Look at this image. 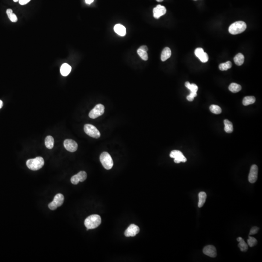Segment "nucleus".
I'll return each mask as SVG.
<instances>
[{
  "label": "nucleus",
  "instance_id": "nucleus-21",
  "mask_svg": "<svg viewBox=\"0 0 262 262\" xmlns=\"http://www.w3.org/2000/svg\"><path fill=\"white\" fill-rule=\"evenodd\" d=\"M234 63L237 66H241L243 64L244 62V56L241 54L239 53L235 55L234 58Z\"/></svg>",
  "mask_w": 262,
  "mask_h": 262
},
{
  "label": "nucleus",
  "instance_id": "nucleus-11",
  "mask_svg": "<svg viewBox=\"0 0 262 262\" xmlns=\"http://www.w3.org/2000/svg\"><path fill=\"white\" fill-rule=\"evenodd\" d=\"M258 168L256 165H253L251 166L250 172L249 175V183L253 184L255 183L258 178Z\"/></svg>",
  "mask_w": 262,
  "mask_h": 262
},
{
  "label": "nucleus",
  "instance_id": "nucleus-19",
  "mask_svg": "<svg viewBox=\"0 0 262 262\" xmlns=\"http://www.w3.org/2000/svg\"><path fill=\"white\" fill-rule=\"evenodd\" d=\"M207 195L205 192H199V194L198 207L201 208L203 206L206 201Z\"/></svg>",
  "mask_w": 262,
  "mask_h": 262
},
{
  "label": "nucleus",
  "instance_id": "nucleus-12",
  "mask_svg": "<svg viewBox=\"0 0 262 262\" xmlns=\"http://www.w3.org/2000/svg\"><path fill=\"white\" fill-rule=\"evenodd\" d=\"M140 228L135 224H131L126 229L124 234L126 237H134L140 232Z\"/></svg>",
  "mask_w": 262,
  "mask_h": 262
},
{
  "label": "nucleus",
  "instance_id": "nucleus-8",
  "mask_svg": "<svg viewBox=\"0 0 262 262\" xmlns=\"http://www.w3.org/2000/svg\"><path fill=\"white\" fill-rule=\"evenodd\" d=\"M169 155L170 157L174 159V162L177 164L180 162H185L187 161V158L184 157L183 153L178 150H173L172 151Z\"/></svg>",
  "mask_w": 262,
  "mask_h": 262
},
{
  "label": "nucleus",
  "instance_id": "nucleus-24",
  "mask_svg": "<svg viewBox=\"0 0 262 262\" xmlns=\"http://www.w3.org/2000/svg\"><path fill=\"white\" fill-rule=\"evenodd\" d=\"M241 86L236 83H231L229 87V90L233 93H237L241 90Z\"/></svg>",
  "mask_w": 262,
  "mask_h": 262
},
{
  "label": "nucleus",
  "instance_id": "nucleus-10",
  "mask_svg": "<svg viewBox=\"0 0 262 262\" xmlns=\"http://www.w3.org/2000/svg\"><path fill=\"white\" fill-rule=\"evenodd\" d=\"M64 146L67 151L70 152H74L77 151L78 144L73 140L67 139L64 141Z\"/></svg>",
  "mask_w": 262,
  "mask_h": 262
},
{
  "label": "nucleus",
  "instance_id": "nucleus-29",
  "mask_svg": "<svg viewBox=\"0 0 262 262\" xmlns=\"http://www.w3.org/2000/svg\"><path fill=\"white\" fill-rule=\"evenodd\" d=\"M137 52L138 55H140V57L141 58V59H143L144 61H147L148 59V55L147 52H146L138 49L137 51Z\"/></svg>",
  "mask_w": 262,
  "mask_h": 262
},
{
  "label": "nucleus",
  "instance_id": "nucleus-22",
  "mask_svg": "<svg viewBox=\"0 0 262 262\" xmlns=\"http://www.w3.org/2000/svg\"><path fill=\"white\" fill-rule=\"evenodd\" d=\"M224 123L225 125L224 130H225V132L227 133H232L233 130H234L232 123L228 119H225L224 120Z\"/></svg>",
  "mask_w": 262,
  "mask_h": 262
},
{
  "label": "nucleus",
  "instance_id": "nucleus-6",
  "mask_svg": "<svg viewBox=\"0 0 262 262\" xmlns=\"http://www.w3.org/2000/svg\"><path fill=\"white\" fill-rule=\"evenodd\" d=\"M64 201V197L62 194H57L54 198L52 202L48 205V207L52 210L56 209L57 207H60L63 205Z\"/></svg>",
  "mask_w": 262,
  "mask_h": 262
},
{
  "label": "nucleus",
  "instance_id": "nucleus-27",
  "mask_svg": "<svg viewBox=\"0 0 262 262\" xmlns=\"http://www.w3.org/2000/svg\"><path fill=\"white\" fill-rule=\"evenodd\" d=\"M209 108L211 112L213 114H219L222 112L221 108L216 105H211V106H210Z\"/></svg>",
  "mask_w": 262,
  "mask_h": 262
},
{
  "label": "nucleus",
  "instance_id": "nucleus-20",
  "mask_svg": "<svg viewBox=\"0 0 262 262\" xmlns=\"http://www.w3.org/2000/svg\"><path fill=\"white\" fill-rule=\"evenodd\" d=\"M45 144L46 147L49 149L53 148L54 146V138L52 136H47L45 138Z\"/></svg>",
  "mask_w": 262,
  "mask_h": 262
},
{
  "label": "nucleus",
  "instance_id": "nucleus-3",
  "mask_svg": "<svg viewBox=\"0 0 262 262\" xmlns=\"http://www.w3.org/2000/svg\"><path fill=\"white\" fill-rule=\"evenodd\" d=\"M247 25L243 21H238L231 25L229 28V32L232 35H237L242 33L246 29Z\"/></svg>",
  "mask_w": 262,
  "mask_h": 262
},
{
  "label": "nucleus",
  "instance_id": "nucleus-17",
  "mask_svg": "<svg viewBox=\"0 0 262 262\" xmlns=\"http://www.w3.org/2000/svg\"><path fill=\"white\" fill-rule=\"evenodd\" d=\"M171 55V52L169 47H166L163 50L161 55V59L162 61H165L169 59Z\"/></svg>",
  "mask_w": 262,
  "mask_h": 262
},
{
  "label": "nucleus",
  "instance_id": "nucleus-31",
  "mask_svg": "<svg viewBox=\"0 0 262 262\" xmlns=\"http://www.w3.org/2000/svg\"><path fill=\"white\" fill-rule=\"evenodd\" d=\"M199 58L202 63H206L208 60V56L206 52H204L199 56Z\"/></svg>",
  "mask_w": 262,
  "mask_h": 262
},
{
  "label": "nucleus",
  "instance_id": "nucleus-33",
  "mask_svg": "<svg viewBox=\"0 0 262 262\" xmlns=\"http://www.w3.org/2000/svg\"><path fill=\"white\" fill-rule=\"evenodd\" d=\"M204 52H204V50H203V49L201 48H197L195 50V55H196L197 57L199 58V56H201V54Z\"/></svg>",
  "mask_w": 262,
  "mask_h": 262
},
{
  "label": "nucleus",
  "instance_id": "nucleus-23",
  "mask_svg": "<svg viewBox=\"0 0 262 262\" xmlns=\"http://www.w3.org/2000/svg\"><path fill=\"white\" fill-rule=\"evenodd\" d=\"M255 102V98L254 96H247L243 99L242 102L244 105L247 106L249 105L254 104Z\"/></svg>",
  "mask_w": 262,
  "mask_h": 262
},
{
  "label": "nucleus",
  "instance_id": "nucleus-18",
  "mask_svg": "<svg viewBox=\"0 0 262 262\" xmlns=\"http://www.w3.org/2000/svg\"><path fill=\"white\" fill-rule=\"evenodd\" d=\"M237 241L239 242L238 247L240 249V251L243 252H247L248 249V245L246 243L244 239L241 237H239L237 238Z\"/></svg>",
  "mask_w": 262,
  "mask_h": 262
},
{
  "label": "nucleus",
  "instance_id": "nucleus-14",
  "mask_svg": "<svg viewBox=\"0 0 262 262\" xmlns=\"http://www.w3.org/2000/svg\"><path fill=\"white\" fill-rule=\"evenodd\" d=\"M166 8L165 7L161 5H157L153 10L154 17L158 19L162 16L164 15L166 13Z\"/></svg>",
  "mask_w": 262,
  "mask_h": 262
},
{
  "label": "nucleus",
  "instance_id": "nucleus-2",
  "mask_svg": "<svg viewBox=\"0 0 262 262\" xmlns=\"http://www.w3.org/2000/svg\"><path fill=\"white\" fill-rule=\"evenodd\" d=\"M44 165V160L41 157H37L34 159L27 160L26 165L28 169L32 170H37L43 167Z\"/></svg>",
  "mask_w": 262,
  "mask_h": 262
},
{
  "label": "nucleus",
  "instance_id": "nucleus-4",
  "mask_svg": "<svg viewBox=\"0 0 262 262\" xmlns=\"http://www.w3.org/2000/svg\"><path fill=\"white\" fill-rule=\"evenodd\" d=\"M100 160L105 169L109 170L112 168L114 163L111 156L107 152H103L101 155Z\"/></svg>",
  "mask_w": 262,
  "mask_h": 262
},
{
  "label": "nucleus",
  "instance_id": "nucleus-36",
  "mask_svg": "<svg viewBox=\"0 0 262 262\" xmlns=\"http://www.w3.org/2000/svg\"><path fill=\"white\" fill-rule=\"evenodd\" d=\"M139 49H141V50H143L144 51L146 52H147L148 51V48L147 47V46H145V45H143V46H141L139 48Z\"/></svg>",
  "mask_w": 262,
  "mask_h": 262
},
{
  "label": "nucleus",
  "instance_id": "nucleus-15",
  "mask_svg": "<svg viewBox=\"0 0 262 262\" xmlns=\"http://www.w3.org/2000/svg\"><path fill=\"white\" fill-rule=\"evenodd\" d=\"M72 67L67 63H64L60 68V73L63 76H66L70 73Z\"/></svg>",
  "mask_w": 262,
  "mask_h": 262
},
{
  "label": "nucleus",
  "instance_id": "nucleus-7",
  "mask_svg": "<svg viewBox=\"0 0 262 262\" xmlns=\"http://www.w3.org/2000/svg\"><path fill=\"white\" fill-rule=\"evenodd\" d=\"M105 112V106L102 104H98L95 106L89 114L90 118L92 119H96L101 116Z\"/></svg>",
  "mask_w": 262,
  "mask_h": 262
},
{
  "label": "nucleus",
  "instance_id": "nucleus-25",
  "mask_svg": "<svg viewBox=\"0 0 262 262\" xmlns=\"http://www.w3.org/2000/svg\"><path fill=\"white\" fill-rule=\"evenodd\" d=\"M7 14L9 19L13 22H16L18 21V18L15 14L13 13L11 9H8L7 10Z\"/></svg>",
  "mask_w": 262,
  "mask_h": 262
},
{
  "label": "nucleus",
  "instance_id": "nucleus-35",
  "mask_svg": "<svg viewBox=\"0 0 262 262\" xmlns=\"http://www.w3.org/2000/svg\"><path fill=\"white\" fill-rule=\"evenodd\" d=\"M30 1L31 0H19V2L21 5H23L28 4Z\"/></svg>",
  "mask_w": 262,
  "mask_h": 262
},
{
  "label": "nucleus",
  "instance_id": "nucleus-34",
  "mask_svg": "<svg viewBox=\"0 0 262 262\" xmlns=\"http://www.w3.org/2000/svg\"><path fill=\"white\" fill-rule=\"evenodd\" d=\"M259 230V228L258 227H253L252 228V229H251V231H250V232H249V234L250 235H254V234H255L258 233V231Z\"/></svg>",
  "mask_w": 262,
  "mask_h": 262
},
{
  "label": "nucleus",
  "instance_id": "nucleus-26",
  "mask_svg": "<svg viewBox=\"0 0 262 262\" xmlns=\"http://www.w3.org/2000/svg\"><path fill=\"white\" fill-rule=\"evenodd\" d=\"M185 86L187 88H188V90H190V92L197 93V91L198 90V87L196 84H190L188 82H185Z\"/></svg>",
  "mask_w": 262,
  "mask_h": 262
},
{
  "label": "nucleus",
  "instance_id": "nucleus-30",
  "mask_svg": "<svg viewBox=\"0 0 262 262\" xmlns=\"http://www.w3.org/2000/svg\"><path fill=\"white\" fill-rule=\"evenodd\" d=\"M248 244L250 247H253L257 244V240L255 237H249V239L247 240Z\"/></svg>",
  "mask_w": 262,
  "mask_h": 262
},
{
  "label": "nucleus",
  "instance_id": "nucleus-28",
  "mask_svg": "<svg viewBox=\"0 0 262 262\" xmlns=\"http://www.w3.org/2000/svg\"><path fill=\"white\" fill-rule=\"evenodd\" d=\"M231 66H232V64H231V62L227 61L226 63L220 64L219 66V69L222 71H224V70H227V69H230L231 68Z\"/></svg>",
  "mask_w": 262,
  "mask_h": 262
},
{
  "label": "nucleus",
  "instance_id": "nucleus-16",
  "mask_svg": "<svg viewBox=\"0 0 262 262\" xmlns=\"http://www.w3.org/2000/svg\"><path fill=\"white\" fill-rule=\"evenodd\" d=\"M114 29L115 32L119 36H122V37L125 36L126 34V30L125 27H124V26L122 25H120V24L116 25L114 26Z\"/></svg>",
  "mask_w": 262,
  "mask_h": 262
},
{
  "label": "nucleus",
  "instance_id": "nucleus-5",
  "mask_svg": "<svg viewBox=\"0 0 262 262\" xmlns=\"http://www.w3.org/2000/svg\"><path fill=\"white\" fill-rule=\"evenodd\" d=\"M84 132L93 138H98L101 137V134L96 127L91 124H86L84 126Z\"/></svg>",
  "mask_w": 262,
  "mask_h": 262
},
{
  "label": "nucleus",
  "instance_id": "nucleus-32",
  "mask_svg": "<svg viewBox=\"0 0 262 262\" xmlns=\"http://www.w3.org/2000/svg\"><path fill=\"white\" fill-rule=\"evenodd\" d=\"M197 93H193V92H190V93L189 95L187 96V100H188V101L192 102L193 101L195 97H196L197 96Z\"/></svg>",
  "mask_w": 262,
  "mask_h": 262
},
{
  "label": "nucleus",
  "instance_id": "nucleus-40",
  "mask_svg": "<svg viewBox=\"0 0 262 262\" xmlns=\"http://www.w3.org/2000/svg\"><path fill=\"white\" fill-rule=\"evenodd\" d=\"M13 1H14V2H17V1H19V0H13Z\"/></svg>",
  "mask_w": 262,
  "mask_h": 262
},
{
  "label": "nucleus",
  "instance_id": "nucleus-9",
  "mask_svg": "<svg viewBox=\"0 0 262 262\" xmlns=\"http://www.w3.org/2000/svg\"><path fill=\"white\" fill-rule=\"evenodd\" d=\"M87 178V174L84 171H81L71 178V182L73 184H77L80 182H84Z\"/></svg>",
  "mask_w": 262,
  "mask_h": 262
},
{
  "label": "nucleus",
  "instance_id": "nucleus-37",
  "mask_svg": "<svg viewBox=\"0 0 262 262\" xmlns=\"http://www.w3.org/2000/svg\"><path fill=\"white\" fill-rule=\"evenodd\" d=\"M94 0H86V3L87 4H91L93 2Z\"/></svg>",
  "mask_w": 262,
  "mask_h": 262
},
{
  "label": "nucleus",
  "instance_id": "nucleus-38",
  "mask_svg": "<svg viewBox=\"0 0 262 262\" xmlns=\"http://www.w3.org/2000/svg\"><path fill=\"white\" fill-rule=\"evenodd\" d=\"M3 106V102L1 101V100H0V109Z\"/></svg>",
  "mask_w": 262,
  "mask_h": 262
},
{
  "label": "nucleus",
  "instance_id": "nucleus-39",
  "mask_svg": "<svg viewBox=\"0 0 262 262\" xmlns=\"http://www.w3.org/2000/svg\"><path fill=\"white\" fill-rule=\"evenodd\" d=\"M156 1H158V2H161V1H163V0H156Z\"/></svg>",
  "mask_w": 262,
  "mask_h": 262
},
{
  "label": "nucleus",
  "instance_id": "nucleus-13",
  "mask_svg": "<svg viewBox=\"0 0 262 262\" xmlns=\"http://www.w3.org/2000/svg\"><path fill=\"white\" fill-rule=\"evenodd\" d=\"M203 252L205 255L208 256L212 258H215L216 257L217 255L216 248L213 245H208L205 246L203 248Z\"/></svg>",
  "mask_w": 262,
  "mask_h": 262
},
{
  "label": "nucleus",
  "instance_id": "nucleus-1",
  "mask_svg": "<svg viewBox=\"0 0 262 262\" xmlns=\"http://www.w3.org/2000/svg\"><path fill=\"white\" fill-rule=\"evenodd\" d=\"M102 219L101 216L98 215H92L88 216L84 220V225L89 229H95L101 224Z\"/></svg>",
  "mask_w": 262,
  "mask_h": 262
}]
</instances>
